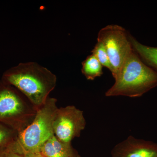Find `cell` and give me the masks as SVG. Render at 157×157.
<instances>
[{
    "mask_svg": "<svg viewBox=\"0 0 157 157\" xmlns=\"http://www.w3.org/2000/svg\"><path fill=\"white\" fill-rule=\"evenodd\" d=\"M56 76L34 62L21 63L6 71L2 81L18 90L39 109L55 88Z\"/></svg>",
    "mask_w": 157,
    "mask_h": 157,
    "instance_id": "cell-1",
    "label": "cell"
},
{
    "mask_svg": "<svg viewBox=\"0 0 157 157\" xmlns=\"http://www.w3.org/2000/svg\"><path fill=\"white\" fill-rule=\"evenodd\" d=\"M157 86V71L146 65L133 50L105 96L138 98Z\"/></svg>",
    "mask_w": 157,
    "mask_h": 157,
    "instance_id": "cell-2",
    "label": "cell"
},
{
    "mask_svg": "<svg viewBox=\"0 0 157 157\" xmlns=\"http://www.w3.org/2000/svg\"><path fill=\"white\" fill-rule=\"evenodd\" d=\"M57 101L56 98H48L37 110L33 121L18 134L7 150L21 155L27 152L40 153L43 144L54 135L53 123L58 108Z\"/></svg>",
    "mask_w": 157,
    "mask_h": 157,
    "instance_id": "cell-3",
    "label": "cell"
},
{
    "mask_svg": "<svg viewBox=\"0 0 157 157\" xmlns=\"http://www.w3.org/2000/svg\"><path fill=\"white\" fill-rule=\"evenodd\" d=\"M38 109L15 87L0 82V122L19 134L33 121Z\"/></svg>",
    "mask_w": 157,
    "mask_h": 157,
    "instance_id": "cell-4",
    "label": "cell"
},
{
    "mask_svg": "<svg viewBox=\"0 0 157 157\" xmlns=\"http://www.w3.org/2000/svg\"><path fill=\"white\" fill-rule=\"evenodd\" d=\"M129 36L124 28L117 25L106 26L98 33V42L102 43L106 49L114 79L127 57L134 50Z\"/></svg>",
    "mask_w": 157,
    "mask_h": 157,
    "instance_id": "cell-5",
    "label": "cell"
},
{
    "mask_svg": "<svg viewBox=\"0 0 157 157\" xmlns=\"http://www.w3.org/2000/svg\"><path fill=\"white\" fill-rule=\"evenodd\" d=\"M83 112L73 105L58 108L53 123L54 136L61 141L71 142L80 137L85 128Z\"/></svg>",
    "mask_w": 157,
    "mask_h": 157,
    "instance_id": "cell-6",
    "label": "cell"
},
{
    "mask_svg": "<svg viewBox=\"0 0 157 157\" xmlns=\"http://www.w3.org/2000/svg\"><path fill=\"white\" fill-rule=\"evenodd\" d=\"M112 157H157V143L129 136L113 148Z\"/></svg>",
    "mask_w": 157,
    "mask_h": 157,
    "instance_id": "cell-7",
    "label": "cell"
},
{
    "mask_svg": "<svg viewBox=\"0 0 157 157\" xmlns=\"http://www.w3.org/2000/svg\"><path fill=\"white\" fill-rule=\"evenodd\" d=\"M40 153L44 157H81L71 142H63L54 135L43 144Z\"/></svg>",
    "mask_w": 157,
    "mask_h": 157,
    "instance_id": "cell-8",
    "label": "cell"
},
{
    "mask_svg": "<svg viewBox=\"0 0 157 157\" xmlns=\"http://www.w3.org/2000/svg\"><path fill=\"white\" fill-rule=\"evenodd\" d=\"M133 49L146 65L157 72V47L143 45L130 35Z\"/></svg>",
    "mask_w": 157,
    "mask_h": 157,
    "instance_id": "cell-9",
    "label": "cell"
},
{
    "mask_svg": "<svg viewBox=\"0 0 157 157\" xmlns=\"http://www.w3.org/2000/svg\"><path fill=\"white\" fill-rule=\"evenodd\" d=\"M103 67L97 57L91 54L82 62V72L87 80H94L103 75Z\"/></svg>",
    "mask_w": 157,
    "mask_h": 157,
    "instance_id": "cell-10",
    "label": "cell"
},
{
    "mask_svg": "<svg viewBox=\"0 0 157 157\" xmlns=\"http://www.w3.org/2000/svg\"><path fill=\"white\" fill-rule=\"evenodd\" d=\"M17 135L16 131L0 122V149H8L16 140Z\"/></svg>",
    "mask_w": 157,
    "mask_h": 157,
    "instance_id": "cell-11",
    "label": "cell"
},
{
    "mask_svg": "<svg viewBox=\"0 0 157 157\" xmlns=\"http://www.w3.org/2000/svg\"><path fill=\"white\" fill-rule=\"evenodd\" d=\"M92 54L94 55L98 59L103 67H105L112 72V68L109 61V57L105 47L101 42H97L94 49L91 51Z\"/></svg>",
    "mask_w": 157,
    "mask_h": 157,
    "instance_id": "cell-12",
    "label": "cell"
},
{
    "mask_svg": "<svg viewBox=\"0 0 157 157\" xmlns=\"http://www.w3.org/2000/svg\"><path fill=\"white\" fill-rule=\"evenodd\" d=\"M5 157H24L23 155L18 154L15 153L13 152L7 150L6 153Z\"/></svg>",
    "mask_w": 157,
    "mask_h": 157,
    "instance_id": "cell-13",
    "label": "cell"
},
{
    "mask_svg": "<svg viewBox=\"0 0 157 157\" xmlns=\"http://www.w3.org/2000/svg\"><path fill=\"white\" fill-rule=\"evenodd\" d=\"M24 157H42L40 153H36L27 152L23 155Z\"/></svg>",
    "mask_w": 157,
    "mask_h": 157,
    "instance_id": "cell-14",
    "label": "cell"
},
{
    "mask_svg": "<svg viewBox=\"0 0 157 157\" xmlns=\"http://www.w3.org/2000/svg\"><path fill=\"white\" fill-rule=\"evenodd\" d=\"M7 151V149H0V157H5Z\"/></svg>",
    "mask_w": 157,
    "mask_h": 157,
    "instance_id": "cell-15",
    "label": "cell"
},
{
    "mask_svg": "<svg viewBox=\"0 0 157 157\" xmlns=\"http://www.w3.org/2000/svg\"><path fill=\"white\" fill-rule=\"evenodd\" d=\"M42 157H43V156H42Z\"/></svg>",
    "mask_w": 157,
    "mask_h": 157,
    "instance_id": "cell-16",
    "label": "cell"
}]
</instances>
